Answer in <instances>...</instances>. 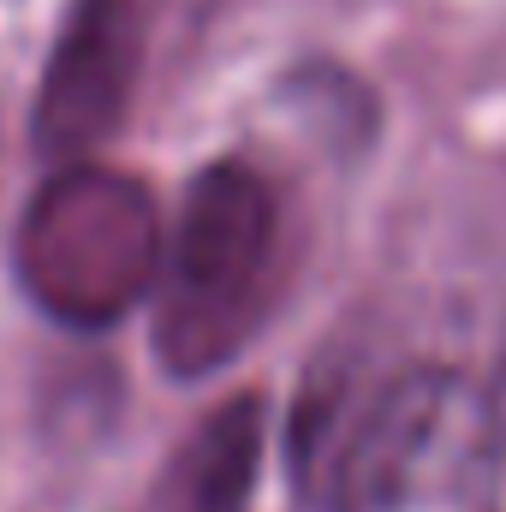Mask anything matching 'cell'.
<instances>
[{"label": "cell", "mask_w": 506, "mask_h": 512, "mask_svg": "<svg viewBox=\"0 0 506 512\" xmlns=\"http://www.w3.org/2000/svg\"><path fill=\"white\" fill-rule=\"evenodd\" d=\"M495 393L453 370H405L370 387L322 453L328 512H495Z\"/></svg>", "instance_id": "6da1fadb"}, {"label": "cell", "mask_w": 506, "mask_h": 512, "mask_svg": "<svg viewBox=\"0 0 506 512\" xmlns=\"http://www.w3.org/2000/svg\"><path fill=\"white\" fill-rule=\"evenodd\" d=\"M280 268V209L251 167H203L173 209L155 280V352L173 376L233 364L256 334Z\"/></svg>", "instance_id": "7a4b0ae2"}, {"label": "cell", "mask_w": 506, "mask_h": 512, "mask_svg": "<svg viewBox=\"0 0 506 512\" xmlns=\"http://www.w3.org/2000/svg\"><path fill=\"white\" fill-rule=\"evenodd\" d=\"M161 256L155 197L102 161L60 167L18 227V280L66 328H108L155 298Z\"/></svg>", "instance_id": "3957f363"}, {"label": "cell", "mask_w": 506, "mask_h": 512, "mask_svg": "<svg viewBox=\"0 0 506 512\" xmlns=\"http://www.w3.org/2000/svg\"><path fill=\"white\" fill-rule=\"evenodd\" d=\"M143 24L137 0H78L66 30L48 54L42 96H36V143L60 167H78L108 131L126 120L137 84Z\"/></svg>", "instance_id": "277c9868"}, {"label": "cell", "mask_w": 506, "mask_h": 512, "mask_svg": "<svg viewBox=\"0 0 506 512\" xmlns=\"http://www.w3.org/2000/svg\"><path fill=\"white\" fill-rule=\"evenodd\" d=\"M251 477H256V411L233 405L191 441L173 512H245Z\"/></svg>", "instance_id": "5b68a950"}, {"label": "cell", "mask_w": 506, "mask_h": 512, "mask_svg": "<svg viewBox=\"0 0 506 512\" xmlns=\"http://www.w3.org/2000/svg\"><path fill=\"white\" fill-rule=\"evenodd\" d=\"M495 411H501V441H506V364H501V387H495Z\"/></svg>", "instance_id": "8992f818"}]
</instances>
